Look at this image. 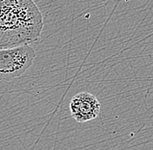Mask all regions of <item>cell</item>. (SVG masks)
I'll return each instance as SVG.
<instances>
[{
    "label": "cell",
    "instance_id": "1",
    "mask_svg": "<svg viewBox=\"0 0 153 150\" xmlns=\"http://www.w3.org/2000/svg\"><path fill=\"white\" fill-rule=\"evenodd\" d=\"M43 28V15L33 0H0V49L29 45Z\"/></svg>",
    "mask_w": 153,
    "mask_h": 150
},
{
    "label": "cell",
    "instance_id": "2",
    "mask_svg": "<svg viewBox=\"0 0 153 150\" xmlns=\"http://www.w3.org/2000/svg\"><path fill=\"white\" fill-rule=\"evenodd\" d=\"M35 57L36 52L30 45L0 49V81L20 77L32 65Z\"/></svg>",
    "mask_w": 153,
    "mask_h": 150
},
{
    "label": "cell",
    "instance_id": "3",
    "mask_svg": "<svg viewBox=\"0 0 153 150\" xmlns=\"http://www.w3.org/2000/svg\"><path fill=\"white\" fill-rule=\"evenodd\" d=\"M101 104L94 95L87 91L75 95L70 103L71 116L77 122H86L97 118L100 113Z\"/></svg>",
    "mask_w": 153,
    "mask_h": 150
}]
</instances>
